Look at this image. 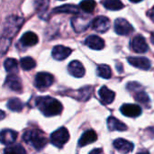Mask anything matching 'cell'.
<instances>
[{
  "instance_id": "cell-1",
  "label": "cell",
  "mask_w": 154,
  "mask_h": 154,
  "mask_svg": "<svg viewBox=\"0 0 154 154\" xmlns=\"http://www.w3.org/2000/svg\"><path fill=\"white\" fill-rule=\"evenodd\" d=\"M36 106L47 117L58 116L63 109L60 101L48 96L36 98Z\"/></svg>"
},
{
  "instance_id": "cell-2",
  "label": "cell",
  "mask_w": 154,
  "mask_h": 154,
  "mask_svg": "<svg viewBox=\"0 0 154 154\" xmlns=\"http://www.w3.org/2000/svg\"><path fill=\"white\" fill-rule=\"evenodd\" d=\"M23 138L26 143L32 145L37 151L43 149L48 143L47 138L45 137L43 133L37 129L25 132Z\"/></svg>"
},
{
  "instance_id": "cell-3",
  "label": "cell",
  "mask_w": 154,
  "mask_h": 154,
  "mask_svg": "<svg viewBox=\"0 0 154 154\" xmlns=\"http://www.w3.org/2000/svg\"><path fill=\"white\" fill-rule=\"evenodd\" d=\"M23 23V19L18 16H10L6 19L4 31H3V38L6 40H11L13 36L16 34L20 27Z\"/></svg>"
},
{
  "instance_id": "cell-4",
  "label": "cell",
  "mask_w": 154,
  "mask_h": 154,
  "mask_svg": "<svg viewBox=\"0 0 154 154\" xmlns=\"http://www.w3.org/2000/svg\"><path fill=\"white\" fill-rule=\"evenodd\" d=\"M69 139V134L67 128L60 127V129L56 130L51 135V143L56 147H62L66 143H68Z\"/></svg>"
},
{
  "instance_id": "cell-5",
  "label": "cell",
  "mask_w": 154,
  "mask_h": 154,
  "mask_svg": "<svg viewBox=\"0 0 154 154\" xmlns=\"http://www.w3.org/2000/svg\"><path fill=\"white\" fill-rule=\"evenodd\" d=\"M53 76L48 72H39L37 73L34 80L35 87L40 90H44L51 87L53 83Z\"/></svg>"
},
{
  "instance_id": "cell-6",
  "label": "cell",
  "mask_w": 154,
  "mask_h": 154,
  "mask_svg": "<svg viewBox=\"0 0 154 154\" xmlns=\"http://www.w3.org/2000/svg\"><path fill=\"white\" fill-rule=\"evenodd\" d=\"M134 30L133 25L124 18H117L115 22V31L119 35H128Z\"/></svg>"
},
{
  "instance_id": "cell-7",
  "label": "cell",
  "mask_w": 154,
  "mask_h": 154,
  "mask_svg": "<svg viewBox=\"0 0 154 154\" xmlns=\"http://www.w3.org/2000/svg\"><path fill=\"white\" fill-rule=\"evenodd\" d=\"M120 111L127 117H138L142 114V108L134 104H125L121 106Z\"/></svg>"
},
{
  "instance_id": "cell-8",
  "label": "cell",
  "mask_w": 154,
  "mask_h": 154,
  "mask_svg": "<svg viewBox=\"0 0 154 154\" xmlns=\"http://www.w3.org/2000/svg\"><path fill=\"white\" fill-rule=\"evenodd\" d=\"M132 49L137 53H145L148 51V44L144 37L141 34L136 35L132 41Z\"/></svg>"
},
{
  "instance_id": "cell-9",
  "label": "cell",
  "mask_w": 154,
  "mask_h": 154,
  "mask_svg": "<svg viewBox=\"0 0 154 154\" xmlns=\"http://www.w3.org/2000/svg\"><path fill=\"white\" fill-rule=\"evenodd\" d=\"M71 49L62 46V45H57L52 49L51 55L53 59L56 60H63L67 59L70 54H71Z\"/></svg>"
},
{
  "instance_id": "cell-10",
  "label": "cell",
  "mask_w": 154,
  "mask_h": 154,
  "mask_svg": "<svg viewBox=\"0 0 154 154\" xmlns=\"http://www.w3.org/2000/svg\"><path fill=\"white\" fill-rule=\"evenodd\" d=\"M89 23H90V20L88 18H86L85 16L74 17L71 20L72 27L76 32H82L85 30H87L89 26Z\"/></svg>"
},
{
  "instance_id": "cell-11",
  "label": "cell",
  "mask_w": 154,
  "mask_h": 154,
  "mask_svg": "<svg viewBox=\"0 0 154 154\" xmlns=\"http://www.w3.org/2000/svg\"><path fill=\"white\" fill-rule=\"evenodd\" d=\"M127 60L134 67L143 70H148L151 68L150 60L144 57H128Z\"/></svg>"
},
{
  "instance_id": "cell-12",
  "label": "cell",
  "mask_w": 154,
  "mask_h": 154,
  "mask_svg": "<svg viewBox=\"0 0 154 154\" xmlns=\"http://www.w3.org/2000/svg\"><path fill=\"white\" fill-rule=\"evenodd\" d=\"M110 27V21L106 16H97L93 21V28L98 32H106Z\"/></svg>"
},
{
  "instance_id": "cell-13",
  "label": "cell",
  "mask_w": 154,
  "mask_h": 154,
  "mask_svg": "<svg viewBox=\"0 0 154 154\" xmlns=\"http://www.w3.org/2000/svg\"><path fill=\"white\" fill-rule=\"evenodd\" d=\"M85 43L87 46H88L90 49L93 50H102L105 47V42L102 38H100L97 35H89L86 38Z\"/></svg>"
},
{
  "instance_id": "cell-14",
  "label": "cell",
  "mask_w": 154,
  "mask_h": 154,
  "mask_svg": "<svg viewBox=\"0 0 154 154\" xmlns=\"http://www.w3.org/2000/svg\"><path fill=\"white\" fill-rule=\"evenodd\" d=\"M68 71L70 75H72L76 78H82L85 75L84 66L79 60L71 61L68 66Z\"/></svg>"
},
{
  "instance_id": "cell-15",
  "label": "cell",
  "mask_w": 154,
  "mask_h": 154,
  "mask_svg": "<svg viewBox=\"0 0 154 154\" xmlns=\"http://www.w3.org/2000/svg\"><path fill=\"white\" fill-rule=\"evenodd\" d=\"M114 147L120 152L123 153H129L134 150V143L131 142H128L125 139H117L113 143Z\"/></svg>"
},
{
  "instance_id": "cell-16",
  "label": "cell",
  "mask_w": 154,
  "mask_h": 154,
  "mask_svg": "<svg viewBox=\"0 0 154 154\" xmlns=\"http://www.w3.org/2000/svg\"><path fill=\"white\" fill-rule=\"evenodd\" d=\"M6 86L13 91L21 92L22 90V81L21 79L14 74H10L5 79Z\"/></svg>"
},
{
  "instance_id": "cell-17",
  "label": "cell",
  "mask_w": 154,
  "mask_h": 154,
  "mask_svg": "<svg viewBox=\"0 0 154 154\" xmlns=\"http://www.w3.org/2000/svg\"><path fill=\"white\" fill-rule=\"evenodd\" d=\"M97 139V135L96 132L93 130H88V131H86L81 135L79 142V144L80 147H84L86 145H88V144L96 142Z\"/></svg>"
},
{
  "instance_id": "cell-18",
  "label": "cell",
  "mask_w": 154,
  "mask_h": 154,
  "mask_svg": "<svg viewBox=\"0 0 154 154\" xmlns=\"http://www.w3.org/2000/svg\"><path fill=\"white\" fill-rule=\"evenodd\" d=\"M98 94H99V97H100L102 102L105 103V104H106V105L111 104L114 101L115 97H116L115 92H113L112 90H110L106 86H103V87L100 88Z\"/></svg>"
},
{
  "instance_id": "cell-19",
  "label": "cell",
  "mask_w": 154,
  "mask_h": 154,
  "mask_svg": "<svg viewBox=\"0 0 154 154\" xmlns=\"http://www.w3.org/2000/svg\"><path fill=\"white\" fill-rule=\"evenodd\" d=\"M17 138V133L10 130V129H5L2 130L1 132V143L3 144L8 145V144H12L15 142Z\"/></svg>"
},
{
  "instance_id": "cell-20",
  "label": "cell",
  "mask_w": 154,
  "mask_h": 154,
  "mask_svg": "<svg viewBox=\"0 0 154 154\" xmlns=\"http://www.w3.org/2000/svg\"><path fill=\"white\" fill-rule=\"evenodd\" d=\"M20 42L23 46H33L38 43V36L32 32H26L22 35Z\"/></svg>"
},
{
  "instance_id": "cell-21",
  "label": "cell",
  "mask_w": 154,
  "mask_h": 154,
  "mask_svg": "<svg viewBox=\"0 0 154 154\" xmlns=\"http://www.w3.org/2000/svg\"><path fill=\"white\" fill-rule=\"evenodd\" d=\"M107 126H108V129L110 131L123 132V131L127 130V126L124 123H122L121 121H119L117 118H116L114 116H110L107 119Z\"/></svg>"
},
{
  "instance_id": "cell-22",
  "label": "cell",
  "mask_w": 154,
  "mask_h": 154,
  "mask_svg": "<svg viewBox=\"0 0 154 154\" xmlns=\"http://www.w3.org/2000/svg\"><path fill=\"white\" fill-rule=\"evenodd\" d=\"M52 13H66V14H79V8L74 5H63L54 8Z\"/></svg>"
},
{
  "instance_id": "cell-23",
  "label": "cell",
  "mask_w": 154,
  "mask_h": 154,
  "mask_svg": "<svg viewBox=\"0 0 154 154\" xmlns=\"http://www.w3.org/2000/svg\"><path fill=\"white\" fill-rule=\"evenodd\" d=\"M102 3L106 9L112 11H118L125 7V5L121 0H103Z\"/></svg>"
},
{
  "instance_id": "cell-24",
  "label": "cell",
  "mask_w": 154,
  "mask_h": 154,
  "mask_svg": "<svg viewBox=\"0 0 154 154\" xmlns=\"http://www.w3.org/2000/svg\"><path fill=\"white\" fill-rule=\"evenodd\" d=\"M49 7V0H37L35 1V10L41 18H43L45 13L47 12Z\"/></svg>"
},
{
  "instance_id": "cell-25",
  "label": "cell",
  "mask_w": 154,
  "mask_h": 154,
  "mask_svg": "<svg viewBox=\"0 0 154 154\" xmlns=\"http://www.w3.org/2000/svg\"><path fill=\"white\" fill-rule=\"evenodd\" d=\"M4 67L5 70L9 73L14 74V72H17L18 70V63L15 59H6L4 62Z\"/></svg>"
},
{
  "instance_id": "cell-26",
  "label": "cell",
  "mask_w": 154,
  "mask_h": 154,
  "mask_svg": "<svg viewBox=\"0 0 154 154\" xmlns=\"http://www.w3.org/2000/svg\"><path fill=\"white\" fill-rule=\"evenodd\" d=\"M97 74L98 75V77L100 78H103V79H108L111 78V75H112V71H111V69L108 65H106V64H101L97 67Z\"/></svg>"
},
{
  "instance_id": "cell-27",
  "label": "cell",
  "mask_w": 154,
  "mask_h": 154,
  "mask_svg": "<svg viewBox=\"0 0 154 154\" xmlns=\"http://www.w3.org/2000/svg\"><path fill=\"white\" fill-rule=\"evenodd\" d=\"M6 106L11 111H14V112H20V111H22V109L23 107L22 101L18 98H11L7 102Z\"/></svg>"
},
{
  "instance_id": "cell-28",
  "label": "cell",
  "mask_w": 154,
  "mask_h": 154,
  "mask_svg": "<svg viewBox=\"0 0 154 154\" xmlns=\"http://www.w3.org/2000/svg\"><path fill=\"white\" fill-rule=\"evenodd\" d=\"M20 64H21V67L23 70H30L35 67L36 62L31 57H24L21 60Z\"/></svg>"
},
{
  "instance_id": "cell-29",
  "label": "cell",
  "mask_w": 154,
  "mask_h": 154,
  "mask_svg": "<svg viewBox=\"0 0 154 154\" xmlns=\"http://www.w3.org/2000/svg\"><path fill=\"white\" fill-rule=\"evenodd\" d=\"M80 8L86 13H92L96 7L95 0H82L79 4Z\"/></svg>"
},
{
  "instance_id": "cell-30",
  "label": "cell",
  "mask_w": 154,
  "mask_h": 154,
  "mask_svg": "<svg viewBox=\"0 0 154 154\" xmlns=\"http://www.w3.org/2000/svg\"><path fill=\"white\" fill-rule=\"evenodd\" d=\"M4 152L11 154H24L25 150L22 147V145L16 144V145L11 146V147H7L6 149H5Z\"/></svg>"
},
{
  "instance_id": "cell-31",
  "label": "cell",
  "mask_w": 154,
  "mask_h": 154,
  "mask_svg": "<svg viewBox=\"0 0 154 154\" xmlns=\"http://www.w3.org/2000/svg\"><path fill=\"white\" fill-rule=\"evenodd\" d=\"M134 99L138 103H141V104H149L150 103L149 96L143 91H140V92L136 93L134 95Z\"/></svg>"
},
{
  "instance_id": "cell-32",
  "label": "cell",
  "mask_w": 154,
  "mask_h": 154,
  "mask_svg": "<svg viewBox=\"0 0 154 154\" xmlns=\"http://www.w3.org/2000/svg\"><path fill=\"white\" fill-rule=\"evenodd\" d=\"M148 15H149V17L152 19V21L154 23V6L148 12Z\"/></svg>"
},
{
  "instance_id": "cell-33",
  "label": "cell",
  "mask_w": 154,
  "mask_h": 154,
  "mask_svg": "<svg viewBox=\"0 0 154 154\" xmlns=\"http://www.w3.org/2000/svg\"><path fill=\"white\" fill-rule=\"evenodd\" d=\"M96 152H102V150L101 149H98V150H95V151L90 152V153H96Z\"/></svg>"
},
{
  "instance_id": "cell-34",
  "label": "cell",
  "mask_w": 154,
  "mask_h": 154,
  "mask_svg": "<svg viewBox=\"0 0 154 154\" xmlns=\"http://www.w3.org/2000/svg\"><path fill=\"white\" fill-rule=\"evenodd\" d=\"M151 42L154 44V32H152V35H151Z\"/></svg>"
},
{
  "instance_id": "cell-35",
  "label": "cell",
  "mask_w": 154,
  "mask_h": 154,
  "mask_svg": "<svg viewBox=\"0 0 154 154\" xmlns=\"http://www.w3.org/2000/svg\"><path fill=\"white\" fill-rule=\"evenodd\" d=\"M131 2H133V3H139V2H141V1H143V0H130Z\"/></svg>"
},
{
  "instance_id": "cell-36",
  "label": "cell",
  "mask_w": 154,
  "mask_h": 154,
  "mask_svg": "<svg viewBox=\"0 0 154 154\" xmlns=\"http://www.w3.org/2000/svg\"><path fill=\"white\" fill-rule=\"evenodd\" d=\"M60 1H65V0H60Z\"/></svg>"
}]
</instances>
